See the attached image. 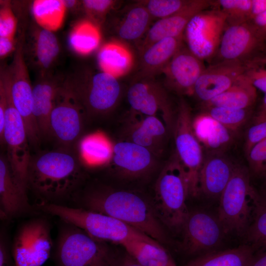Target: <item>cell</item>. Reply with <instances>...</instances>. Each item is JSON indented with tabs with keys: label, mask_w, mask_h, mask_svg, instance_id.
<instances>
[{
	"label": "cell",
	"mask_w": 266,
	"mask_h": 266,
	"mask_svg": "<svg viewBox=\"0 0 266 266\" xmlns=\"http://www.w3.org/2000/svg\"><path fill=\"white\" fill-rule=\"evenodd\" d=\"M74 205L111 216L140 231L160 243L167 242L166 233L152 203L136 193L99 189L74 194Z\"/></svg>",
	"instance_id": "obj_1"
},
{
	"label": "cell",
	"mask_w": 266,
	"mask_h": 266,
	"mask_svg": "<svg viewBox=\"0 0 266 266\" xmlns=\"http://www.w3.org/2000/svg\"><path fill=\"white\" fill-rule=\"evenodd\" d=\"M83 177L77 158L69 150H52L31 157L28 187L42 199V202L59 204L63 200L72 197Z\"/></svg>",
	"instance_id": "obj_2"
},
{
	"label": "cell",
	"mask_w": 266,
	"mask_h": 266,
	"mask_svg": "<svg viewBox=\"0 0 266 266\" xmlns=\"http://www.w3.org/2000/svg\"><path fill=\"white\" fill-rule=\"evenodd\" d=\"M152 204L159 221L172 231L182 232L190 213L186 203L189 191L185 171L176 153L161 171Z\"/></svg>",
	"instance_id": "obj_3"
},
{
	"label": "cell",
	"mask_w": 266,
	"mask_h": 266,
	"mask_svg": "<svg viewBox=\"0 0 266 266\" xmlns=\"http://www.w3.org/2000/svg\"><path fill=\"white\" fill-rule=\"evenodd\" d=\"M61 221L52 252L56 266H112L117 254L106 242Z\"/></svg>",
	"instance_id": "obj_4"
},
{
	"label": "cell",
	"mask_w": 266,
	"mask_h": 266,
	"mask_svg": "<svg viewBox=\"0 0 266 266\" xmlns=\"http://www.w3.org/2000/svg\"><path fill=\"white\" fill-rule=\"evenodd\" d=\"M37 206L42 211L73 224L92 237L102 241L120 244L131 238L153 239L106 214L81 208L44 202H41Z\"/></svg>",
	"instance_id": "obj_5"
},
{
	"label": "cell",
	"mask_w": 266,
	"mask_h": 266,
	"mask_svg": "<svg viewBox=\"0 0 266 266\" xmlns=\"http://www.w3.org/2000/svg\"><path fill=\"white\" fill-rule=\"evenodd\" d=\"M246 166L236 164L219 198L217 217L226 233L244 235L251 221L254 201L258 192L250 183Z\"/></svg>",
	"instance_id": "obj_6"
},
{
	"label": "cell",
	"mask_w": 266,
	"mask_h": 266,
	"mask_svg": "<svg viewBox=\"0 0 266 266\" xmlns=\"http://www.w3.org/2000/svg\"><path fill=\"white\" fill-rule=\"evenodd\" d=\"M88 115L106 114L115 108L121 96L117 78L102 70L77 73L63 82Z\"/></svg>",
	"instance_id": "obj_7"
},
{
	"label": "cell",
	"mask_w": 266,
	"mask_h": 266,
	"mask_svg": "<svg viewBox=\"0 0 266 266\" xmlns=\"http://www.w3.org/2000/svg\"><path fill=\"white\" fill-rule=\"evenodd\" d=\"M191 109L183 99L178 104L173 133L176 154L185 171L189 196L200 193L199 178L204 155L202 147L193 128Z\"/></svg>",
	"instance_id": "obj_8"
},
{
	"label": "cell",
	"mask_w": 266,
	"mask_h": 266,
	"mask_svg": "<svg viewBox=\"0 0 266 266\" xmlns=\"http://www.w3.org/2000/svg\"><path fill=\"white\" fill-rule=\"evenodd\" d=\"M6 95L5 123L1 143L6 144V157L14 174L25 187H28L27 173L30 161V144L24 120L15 107L6 75L0 76Z\"/></svg>",
	"instance_id": "obj_9"
},
{
	"label": "cell",
	"mask_w": 266,
	"mask_h": 266,
	"mask_svg": "<svg viewBox=\"0 0 266 266\" xmlns=\"http://www.w3.org/2000/svg\"><path fill=\"white\" fill-rule=\"evenodd\" d=\"M51 226L44 218L28 220L18 228L11 244L15 266H42L52 253Z\"/></svg>",
	"instance_id": "obj_10"
},
{
	"label": "cell",
	"mask_w": 266,
	"mask_h": 266,
	"mask_svg": "<svg viewBox=\"0 0 266 266\" xmlns=\"http://www.w3.org/2000/svg\"><path fill=\"white\" fill-rule=\"evenodd\" d=\"M23 37L16 45L13 61L5 72L13 104L24 120L30 144L36 146L41 136L33 115V86L26 64Z\"/></svg>",
	"instance_id": "obj_11"
},
{
	"label": "cell",
	"mask_w": 266,
	"mask_h": 266,
	"mask_svg": "<svg viewBox=\"0 0 266 266\" xmlns=\"http://www.w3.org/2000/svg\"><path fill=\"white\" fill-rule=\"evenodd\" d=\"M226 26V16L217 8L199 12L183 33L188 49L202 61L214 57Z\"/></svg>",
	"instance_id": "obj_12"
},
{
	"label": "cell",
	"mask_w": 266,
	"mask_h": 266,
	"mask_svg": "<svg viewBox=\"0 0 266 266\" xmlns=\"http://www.w3.org/2000/svg\"><path fill=\"white\" fill-rule=\"evenodd\" d=\"M182 232V249L192 259L218 250L226 234L217 216L203 210L190 212Z\"/></svg>",
	"instance_id": "obj_13"
},
{
	"label": "cell",
	"mask_w": 266,
	"mask_h": 266,
	"mask_svg": "<svg viewBox=\"0 0 266 266\" xmlns=\"http://www.w3.org/2000/svg\"><path fill=\"white\" fill-rule=\"evenodd\" d=\"M127 98L131 108L146 116H156L173 130L175 117L165 89L154 77H136L129 87Z\"/></svg>",
	"instance_id": "obj_14"
},
{
	"label": "cell",
	"mask_w": 266,
	"mask_h": 266,
	"mask_svg": "<svg viewBox=\"0 0 266 266\" xmlns=\"http://www.w3.org/2000/svg\"><path fill=\"white\" fill-rule=\"evenodd\" d=\"M86 114L81 103L63 82L50 115L51 135L64 146L71 145L81 134Z\"/></svg>",
	"instance_id": "obj_15"
},
{
	"label": "cell",
	"mask_w": 266,
	"mask_h": 266,
	"mask_svg": "<svg viewBox=\"0 0 266 266\" xmlns=\"http://www.w3.org/2000/svg\"><path fill=\"white\" fill-rule=\"evenodd\" d=\"M266 47L249 22L227 25L215 57L217 56L218 62L234 61L244 64Z\"/></svg>",
	"instance_id": "obj_16"
},
{
	"label": "cell",
	"mask_w": 266,
	"mask_h": 266,
	"mask_svg": "<svg viewBox=\"0 0 266 266\" xmlns=\"http://www.w3.org/2000/svg\"><path fill=\"white\" fill-rule=\"evenodd\" d=\"M244 72L243 64L221 61L205 67L193 89V94L206 102L229 89Z\"/></svg>",
	"instance_id": "obj_17"
},
{
	"label": "cell",
	"mask_w": 266,
	"mask_h": 266,
	"mask_svg": "<svg viewBox=\"0 0 266 266\" xmlns=\"http://www.w3.org/2000/svg\"><path fill=\"white\" fill-rule=\"evenodd\" d=\"M205 68L202 60L182 46L162 73L169 89L180 95H192L194 86Z\"/></svg>",
	"instance_id": "obj_18"
},
{
	"label": "cell",
	"mask_w": 266,
	"mask_h": 266,
	"mask_svg": "<svg viewBox=\"0 0 266 266\" xmlns=\"http://www.w3.org/2000/svg\"><path fill=\"white\" fill-rule=\"evenodd\" d=\"M27 190L13 173L6 156H1L0 213L2 219L9 220L33 210L28 202Z\"/></svg>",
	"instance_id": "obj_19"
},
{
	"label": "cell",
	"mask_w": 266,
	"mask_h": 266,
	"mask_svg": "<svg viewBox=\"0 0 266 266\" xmlns=\"http://www.w3.org/2000/svg\"><path fill=\"white\" fill-rule=\"evenodd\" d=\"M212 5L211 0H190L189 3L179 12L159 19L147 33L140 45V53L162 39L183 36L186 27L192 18Z\"/></svg>",
	"instance_id": "obj_20"
},
{
	"label": "cell",
	"mask_w": 266,
	"mask_h": 266,
	"mask_svg": "<svg viewBox=\"0 0 266 266\" xmlns=\"http://www.w3.org/2000/svg\"><path fill=\"white\" fill-rule=\"evenodd\" d=\"M236 165L224 152H206L200 173V193L211 198H219Z\"/></svg>",
	"instance_id": "obj_21"
},
{
	"label": "cell",
	"mask_w": 266,
	"mask_h": 266,
	"mask_svg": "<svg viewBox=\"0 0 266 266\" xmlns=\"http://www.w3.org/2000/svg\"><path fill=\"white\" fill-rule=\"evenodd\" d=\"M148 149L131 141H120L113 146L111 159L123 174L137 177L148 172L153 166L154 157Z\"/></svg>",
	"instance_id": "obj_22"
},
{
	"label": "cell",
	"mask_w": 266,
	"mask_h": 266,
	"mask_svg": "<svg viewBox=\"0 0 266 266\" xmlns=\"http://www.w3.org/2000/svg\"><path fill=\"white\" fill-rule=\"evenodd\" d=\"M183 36L162 39L141 54L140 71L137 77H154L165 66L182 46Z\"/></svg>",
	"instance_id": "obj_23"
},
{
	"label": "cell",
	"mask_w": 266,
	"mask_h": 266,
	"mask_svg": "<svg viewBox=\"0 0 266 266\" xmlns=\"http://www.w3.org/2000/svg\"><path fill=\"white\" fill-rule=\"evenodd\" d=\"M62 84L43 77L33 86V115L41 136L51 135L50 115L56 95Z\"/></svg>",
	"instance_id": "obj_24"
},
{
	"label": "cell",
	"mask_w": 266,
	"mask_h": 266,
	"mask_svg": "<svg viewBox=\"0 0 266 266\" xmlns=\"http://www.w3.org/2000/svg\"><path fill=\"white\" fill-rule=\"evenodd\" d=\"M195 133L206 152H224L233 141V132L201 113L193 122Z\"/></svg>",
	"instance_id": "obj_25"
},
{
	"label": "cell",
	"mask_w": 266,
	"mask_h": 266,
	"mask_svg": "<svg viewBox=\"0 0 266 266\" xmlns=\"http://www.w3.org/2000/svg\"><path fill=\"white\" fill-rule=\"evenodd\" d=\"M120 244L142 266H178L169 253L153 239L131 238Z\"/></svg>",
	"instance_id": "obj_26"
},
{
	"label": "cell",
	"mask_w": 266,
	"mask_h": 266,
	"mask_svg": "<svg viewBox=\"0 0 266 266\" xmlns=\"http://www.w3.org/2000/svg\"><path fill=\"white\" fill-rule=\"evenodd\" d=\"M257 97V89L243 74L229 89L202 103L203 107L248 109L252 108Z\"/></svg>",
	"instance_id": "obj_27"
},
{
	"label": "cell",
	"mask_w": 266,
	"mask_h": 266,
	"mask_svg": "<svg viewBox=\"0 0 266 266\" xmlns=\"http://www.w3.org/2000/svg\"><path fill=\"white\" fill-rule=\"evenodd\" d=\"M168 132L164 122L158 117L143 116L131 126L130 141L148 149L154 154L159 150Z\"/></svg>",
	"instance_id": "obj_28"
},
{
	"label": "cell",
	"mask_w": 266,
	"mask_h": 266,
	"mask_svg": "<svg viewBox=\"0 0 266 266\" xmlns=\"http://www.w3.org/2000/svg\"><path fill=\"white\" fill-rule=\"evenodd\" d=\"M98 62L102 71L117 77L126 74L132 69L134 58L131 50L125 44L111 41L100 49Z\"/></svg>",
	"instance_id": "obj_29"
},
{
	"label": "cell",
	"mask_w": 266,
	"mask_h": 266,
	"mask_svg": "<svg viewBox=\"0 0 266 266\" xmlns=\"http://www.w3.org/2000/svg\"><path fill=\"white\" fill-rule=\"evenodd\" d=\"M254 251L251 246L244 244L203 255L180 266H248L254 257Z\"/></svg>",
	"instance_id": "obj_30"
},
{
	"label": "cell",
	"mask_w": 266,
	"mask_h": 266,
	"mask_svg": "<svg viewBox=\"0 0 266 266\" xmlns=\"http://www.w3.org/2000/svg\"><path fill=\"white\" fill-rule=\"evenodd\" d=\"M151 18L141 1L133 6L118 26L117 31L119 36L129 41L138 39L147 30Z\"/></svg>",
	"instance_id": "obj_31"
},
{
	"label": "cell",
	"mask_w": 266,
	"mask_h": 266,
	"mask_svg": "<svg viewBox=\"0 0 266 266\" xmlns=\"http://www.w3.org/2000/svg\"><path fill=\"white\" fill-rule=\"evenodd\" d=\"M33 37V55L35 62L42 69H47L59 53L58 39L53 32L39 26L36 29Z\"/></svg>",
	"instance_id": "obj_32"
},
{
	"label": "cell",
	"mask_w": 266,
	"mask_h": 266,
	"mask_svg": "<svg viewBox=\"0 0 266 266\" xmlns=\"http://www.w3.org/2000/svg\"><path fill=\"white\" fill-rule=\"evenodd\" d=\"M244 235L254 250L266 248V200L259 192L254 201L250 224Z\"/></svg>",
	"instance_id": "obj_33"
},
{
	"label": "cell",
	"mask_w": 266,
	"mask_h": 266,
	"mask_svg": "<svg viewBox=\"0 0 266 266\" xmlns=\"http://www.w3.org/2000/svg\"><path fill=\"white\" fill-rule=\"evenodd\" d=\"M65 10L63 1L60 0H35L32 6L37 24L52 32L61 26Z\"/></svg>",
	"instance_id": "obj_34"
},
{
	"label": "cell",
	"mask_w": 266,
	"mask_h": 266,
	"mask_svg": "<svg viewBox=\"0 0 266 266\" xmlns=\"http://www.w3.org/2000/svg\"><path fill=\"white\" fill-rule=\"evenodd\" d=\"M113 146L104 137L92 134L84 137L80 145V152L90 164L98 165L111 159Z\"/></svg>",
	"instance_id": "obj_35"
},
{
	"label": "cell",
	"mask_w": 266,
	"mask_h": 266,
	"mask_svg": "<svg viewBox=\"0 0 266 266\" xmlns=\"http://www.w3.org/2000/svg\"><path fill=\"white\" fill-rule=\"evenodd\" d=\"M201 113L235 132L249 120L252 111V108L234 109L217 106L203 107Z\"/></svg>",
	"instance_id": "obj_36"
},
{
	"label": "cell",
	"mask_w": 266,
	"mask_h": 266,
	"mask_svg": "<svg viewBox=\"0 0 266 266\" xmlns=\"http://www.w3.org/2000/svg\"><path fill=\"white\" fill-rule=\"evenodd\" d=\"M100 34L97 27L88 22H82L75 27L69 35V43L76 52L86 54L99 45Z\"/></svg>",
	"instance_id": "obj_37"
},
{
	"label": "cell",
	"mask_w": 266,
	"mask_h": 266,
	"mask_svg": "<svg viewBox=\"0 0 266 266\" xmlns=\"http://www.w3.org/2000/svg\"><path fill=\"white\" fill-rule=\"evenodd\" d=\"M252 0H218L212 1V5L226 16L227 25L249 22Z\"/></svg>",
	"instance_id": "obj_38"
},
{
	"label": "cell",
	"mask_w": 266,
	"mask_h": 266,
	"mask_svg": "<svg viewBox=\"0 0 266 266\" xmlns=\"http://www.w3.org/2000/svg\"><path fill=\"white\" fill-rule=\"evenodd\" d=\"M190 0H149L141 3L152 17L163 19L182 9Z\"/></svg>",
	"instance_id": "obj_39"
},
{
	"label": "cell",
	"mask_w": 266,
	"mask_h": 266,
	"mask_svg": "<svg viewBox=\"0 0 266 266\" xmlns=\"http://www.w3.org/2000/svg\"><path fill=\"white\" fill-rule=\"evenodd\" d=\"M246 157L251 175L263 177L266 173V138L254 145Z\"/></svg>",
	"instance_id": "obj_40"
},
{
	"label": "cell",
	"mask_w": 266,
	"mask_h": 266,
	"mask_svg": "<svg viewBox=\"0 0 266 266\" xmlns=\"http://www.w3.org/2000/svg\"><path fill=\"white\" fill-rule=\"evenodd\" d=\"M244 65V75L257 90L266 93V63L253 59Z\"/></svg>",
	"instance_id": "obj_41"
},
{
	"label": "cell",
	"mask_w": 266,
	"mask_h": 266,
	"mask_svg": "<svg viewBox=\"0 0 266 266\" xmlns=\"http://www.w3.org/2000/svg\"><path fill=\"white\" fill-rule=\"evenodd\" d=\"M0 37L14 38L17 20L8 2H0Z\"/></svg>",
	"instance_id": "obj_42"
},
{
	"label": "cell",
	"mask_w": 266,
	"mask_h": 266,
	"mask_svg": "<svg viewBox=\"0 0 266 266\" xmlns=\"http://www.w3.org/2000/svg\"><path fill=\"white\" fill-rule=\"evenodd\" d=\"M266 138V120L252 124L246 132L244 150L246 156L252 147Z\"/></svg>",
	"instance_id": "obj_43"
},
{
	"label": "cell",
	"mask_w": 266,
	"mask_h": 266,
	"mask_svg": "<svg viewBox=\"0 0 266 266\" xmlns=\"http://www.w3.org/2000/svg\"><path fill=\"white\" fill-rule=\"evenodd\" d=\"M116 2L111 0H85L82 3L85 10L89 14L100 16L108 12L114 6Z\"/></svg>",
	"instance_id": "obj_44"
},
{
	"label": "cell",
	"mask_w": 266,
	"mask_h": 266,
	"mask_svg": "<svg viewBox=\"0 0 266 266\" xmlns=\"http://www.w3.org/2000/svg\"><path fill=\"white\" fill-rule=\"evenodd\" d=\"M0 266H15L11 253V245L4 230L0 234Z\"/></svg>",
	"instance_id": "obj_45"
},
{
	"label": "cell",
	"mask_w": 266,
	"mask_h": 266,
	"mask_svg": "<svg viewBox=\"0 0 266 266\" xmlns=\"http://www.w3.org/2000/svg\"><path fill=\"white\" fill-rule=\"evenodd\" d=\"M249 22L266 44V11Z\"/></svg>",
	"instance_id": "obj_46"
},
{
	"label": "cell",
	"mask_w": 266,
	"mask_h": 266,
	"mask_svg": "<svg viewBox=\"0 0 266 266\" xmlns=\"http://www.w3.org/2000/svg\"><path fill=\"white\" fill-rule=\"evenodd\" d=\"M6 103L5 87L3 82L0 80V138L2 136L4 130Z\"/></svg>",
	"instance_id": "obj_47"
},
{
	"label": "cell",
	"mask_w": 266,
	"mask_h": 266,
	"mask_svg": "<svg viewBox=\"0 0 266 266\" xmlns=\"http://www.w3.org/2000/svg\"><path fill=\"white\" fill-rule=\"evenodd\" d=\"M14 38L0 37V57L3 58L15 50Z\"/></svg>",
	"instance_id": "obj_48"
},
{
	"label": "cell",
	"mask_w": 266,
	"mask_h": 266,
	"mask_svg": "<svg viewBox=\"0 0 266 266\" xmlns=\"http://www.w3.org/2000/svg\"><path fill=\"white\" fill-rule=\"evenodd\" d=\"M266 11V0H252L249 21Z\"/></svg>",
	"instance_id": "obj_49"
},
{
	"label": "cell",
	"mask_w": 266,
	"mask_h": 266,
	"mask_svg": "<svg viewBox=\"0 0 266 266\" xmlns=\"http://www.w3.org/2000/svg\"><path fill=\"white\" fill-rule=\"evenodd\" d=\"M111 266H142L135 261L126 252L123 255L117 254Z\"/></svg>",
	"instance_id": "obj_50"
},
{
	"label": "cell",
	"mask_w": 266,
	"mask_h": 266,
	"mask_svg": "<svg viewBox=\"0 0 266 266\" xmlns=\"http://www.w3.org/2000/svg\"><path fill=\"white\" fill-rule=\"evenodd\" d=\"M248 266H266V252L254 255Z\"/></svg>",
	"instance_id": "obj_51"
},
{
	"label": "cell",
	"mask_w": 266,
	"mask_h": 266,
	"mask_svg": "<svg viewBox=\"0 0 266 266\" xmlns=\"http://www.w3.org/2000/svg\"><path fill=\"white\" fill-rule=\"evenodd\" d=\"M253 59H255L266 63V47L262 52H261Z\"/></svg>",
	"instance_id": "obj_52"
},
{
	"label": "cell",
	"mask_w": 266,
	"mask_h": 266,
	"mask_svg": "<svg viewBox=\"0 0 266 266\" xmlns=\"http://www.w3.org/2000/svg\"><path fill=\"white\" fill-rule=\"evenodd\" d=\"M262 177L264 178V182L262 184L261 192L259 193L261 197L266 200V173Z\"/></svg>",
	"instance_id": "obj_53"
},
{
	"label": "cell",
	"mask_w": 266,
	"mask_h": 266,
	"mask_svg": "<svg viewBox=\"0 0 266 266\" xmlns=\"http://www.w3.org/2000/svg\"><path fill=\"white\" fill-rule=\"evenodd\" d=\"M63 1L66 9L67 8H72L76 5L77 3L76 0H66Z\"/></svg>",
	"instance_id": "obj_54"
}]
</instances>
